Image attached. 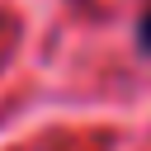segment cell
<instances>
[{
	"mask_svg": "<svg viewBox=\"0 0 151 151\" xmlns=\"http://www.w3.org/2000/svg\"><path fill=\"white\" fill-rule=\"evenodd\" d=\"M137 42H142V52L151 57V9L142 14V24H137Z\"/></svg>",
	"mask_w": 151,
	"mask_h": 151,
	"instance_id": "obj_1",
	"label": "cell"
}]
</instances>
